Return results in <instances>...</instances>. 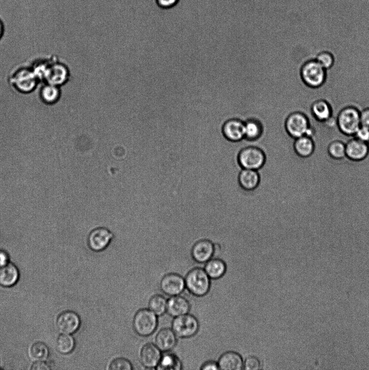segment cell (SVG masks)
<instances>
[{"instance_id":"cell-25","label":"cell","mask_w":369,"mask_h":370,"mask_svg":"<svg viewBox=\"0 0 369 370\" xmlns=\"http://www.w3.org/2000/svg\"><path fill=\"white\" fill-rule=\"evenodd\" d=\"M263 132L262 123L254 118L248 119L244 122V139L255 141L260 138Z\"/></svg>"},{"instance_id":"cell-9","label":"cell","mask_w":369,"mask_h":370,"mask_svg":"<svg viewBox=\"0 0 369 370\" xmlns=\"http://www.w3.org/2000/svg\"><path fill=\"white\" fill-rule=\"evenodd\" d=\"M69 77V70L63 64H44L42 79L45 80L48 84L62 85L68 81Z\"/></svg>"},{"instance_id":"cell-38","label":"cell","mask_w":369,"mask_h":370,"mask_svg":"<svg viewBox=\"0 0 369 370\" xmlns=\"http://www.w3.org/2000/svg\"><path fill=\"white\" fill-rule=\"evenodd\" d=\"M178 2L179 0H157L158 5L165 8H171L175 6Z\"/></svg>"},{"instance_id":"cell-39","label":"cell","mask_w":369,"mask_h":370,"mask_svg":"<svg viewBox=\"0 0 369 370\" xmlns=\"http://www.w3.org/2000/svg\"><path fill=\"white\" fill-rule=\"evenodd\" d=\"M49 369V366L43 361H36L31 368V369L33 370H47Z\"/></svg>"},{"instance_id":"cell-12","label":"cell","mask_w":369,"mask_h":370,"mask_svg":"<svg viewBox=\"0 0 369 370\" xmlns=\"http://www.w3.org/2000/svg\"><path fill=\"white\" fill-rule=\"evenodd\" d=\"M160 287L162 291L167 295H181L186 288L185 279L177 273L167 274L162 279Z\"/></svg>"},{"instance_id":"cell-2","label":"cell","mask_w":369,"mask_h":370,"mask_svg":"<svg viewBox=\"0 0 369 370\" xmlns=\"http://www.w3.org/2000/svg\"><path fill=\"white\" fill-rule=\"evenodd\" d=\"M339 131L346 136H354L361 126V110L354 105H348L342 108L336 119Z\"/></svg>"},{"instance_id":"cell-31","label":"cell","mask_w":369,"mask_h":370,"mask_svg":"<svg viewBox=\"0 0 369 370\" xmlns=\"http://www.w3.org/2000/svg\"><path fill=\"white\" fill-rule=\"evenodd\" d=\"M327 152L329 155L336 159H341L346 156L345 144L340 140H335L328 145Z\"/></svg>"},{"instance_id":"cell-6","label":"cell","mask_w":369,"mask_h":370,"mask_svg":"<svg viewBox=\"0 0 369 370\" xmlns=\"http://www.w3.org/2000/svg\"><path fill=\"white\" fill-rule=\"evenodd\" d=\"M312 126L308 116L301 110L292 113L285 121L287 133L293 139L306 136Z\"/></svg>"},{"instance_id":"cell-19","label":"cell","mask_w":369,"mask_h":370,"mask_svg":"<svg viewBox=\"0 0 369 370\" xmlns=\"http://www.w3.org/2000/svg\"><path fill=\"white\" fill-rule=\"evenodd\" d=\"M190 309V303L186 298L180 295L171 297L167 301V312L173 318L186 314Z\"/></svg>"},{"instance_id":"cell-11","label":"cell","mask_w":369,"mask_h":370,"mask_svg":"<svg viewBox=\"0 0 369 370\" xmlns=\"http://www.w3.org/2000/svg\"><path fill=\"white\" fill-rule=\"evenodd\" d=\"M37 79L33 70L24 68L18 70L13 75L12 82L17 91L28 93L33 91L36 86Z\"/></svg>"},{"instance_id":"cell-18","label":"cell","mask_w":369,"mask_h":370,"mask_svg":"<svg viewBox=\"0 0 369 370\" xmlns=\"http://www.w3.org/2000/svg\"><path fill=\"white\" fill-rule=\"evenodd\" d=\"M310 112L316 121L324 124L333 117V108L326 100L317 99L311 106Z\"/></svg>"},{"instance_id":"cell-23","label":"cell","mask_w":369,"mask_h":370,"mask_svg":"<svg viewBox=\"0 0 369 370\" xmlns=\"http://www.w3.org/2000/svg\"><path fill=\"white\" fill-rule=\"evenodd\" d=\"M204 269L211 279L217 280L225 275L227 266L222 259L214 257L205 263Z\"/></svg>"},{"instance_id":"cell-26","label":"cell","mask_w":369,"mask_h":370,"mask_svg":"<svg viewBox=\"0 0 369 370\" xmlns=\"http://www.w3.org/2000/svg\"><path fill=\"white\" fill-rule=\"evenodd\" d=\"M182 363L180 359L175 354L166 352L162 355L160 362L156 369L159 370H181Z\"/></svg>"},{"instance_id":"cell-8","label":"cell","mask_w":369,"mask_h":370,"mask_svg":"<svg viewBox=\"0 0 369 370\" xmlns=\"http://www.w3.org/2000/svg\"><path fill=\"white\" fill-rule=\"evenodd\" d=\"M114 237V234L108 228L96 227L92 230L88 235V246L93 252H101L110 245Z\"/></svg>"},{"instance_id":"cell-16","label":"cell","mask_w":369,"mask_h":370,"mask_svg":"<svg viewBox=\"0 0 369 370\" xmlns=\"http://www.w3.org/2000/svg\"><path fill=\"white\" fill-rule=\"evenodd\" d=\"M345 146L346 156L353 161H362L369 153V144L355 137L349 140Z\"/></svg>"},{"instance_id":"cell-15","label":"cell","mask_w":369,"mask_h":370,"mask_svg":"<svg viewBox=\"0 0 369 370\" xmlns=\"http://www.w3.org/2000/svg\"><path fill=\"white\" fill-rule=\"evenodd\" d=\"M222 132L228 141L240 142L244 139V122L237 118L229 119L224 123Z\"/></svg>"},{"instance_id":"cell-5","label":"cell","mask_w":369,"mask_h":370,"mask_svg":"<svg viewBox=\"0 0 369 370\" xmlns=\"http://www.w3.org/2000/svg\"><path fill=\"white\" fill-rule=\"evenodd\" d=\"M158 325V316L149 308L139 310L133 318V328L139 336L146 337L153 335Z\"/></svg>"},{"instance_id":"cell-32","label":"cell","mask_w":369,"mask_h":370,"mask_svg":"<svg viewBox=\"0 0 369 370\" xmlns=\"http://www.w3.org/2000/svg\"><path fill=\"white\" fill-rule=\"evenodd\" d=\"M315 59L327 71L331 69L335 65V59L334 54L327 51L318 53Z\"/></svg>"},{"instance_id":"cell-29","label":"cell","mask_w":369,"mask_h":370,"mask_svg":"<svg viewBox=\"0 0 369 370\" xmlns=\"http://www.w3.org/2000/svg\"><path fill=\"white\" fill-rule=\"evenodd\" d=\"M167 301L163 295L156 294L149 300L148 308L157 316H161L167 312Z\"/></svg>"},{"instance_id":"cell-22","label":"cell","mask_w":369,"mask_h":370,"mask_svg":"<svg viewBox=\"0 0 369 370\" xmlns=\"http://www.w3.org/2000/svg\"><path fill=\"white\" fill-rule=\"evenodd\" d=\"M293 147L294 152L300 157L306 158L313 155L315 149L313 138L303 136L294 140Z\"/></svg>"},{"instance_id":"cell-17","label":"cell","mask_w":369,"mask_h":370,"mask_svg":"<svg viewBox=\"0 0 369 370\" xmlns=\"http://www.w3.org/2000/svg\"><path fill=\"white\" fill-rule=\"evenodd\" d=\"M261 181L260 174L254 170L242 169L238 176L239 185L247 192L255 191L260 184Z\"/></svg>"},{"instance_id":"cell-3","label":"cell","mask_w":369,"mask_h":370,"mask_svg":"<svg viewBox=\"0 0 369 370\" xmlns=\"http://www.w3.org/2000/svg\"><path fill=\"white\" fill-rule=\"evenodd\" d=\"M185 281L188 291L197 297H204L211 288V278L202 268L196 267L190 270Z\"/></svg>"},{"instance_id":"cell-24","label":"cell","mask_w":369,"mask_h":370,"mask_svg":"<svg viewBox=\"0 0 369 370\" xmlns=\"http://www.w3.org/2000/svg\"><path fill=\"white\" fill-rule=\"evenodd\" d=\"M19 278L17 267L13 264L8 263L0 267V285L3 287H11L14 285Z\"/></svg>"},{"instance_id":"cell-10","label":"cell","mask_w":369,"mask_h":370,"mask_svg":"<svg viewBox=\"0 0 369 370\" xmlns=\"http://www.w3.org/2000/svg\"><path fill=\"white\" fill-rule=\"evenodd\" d=\"M215 244L211 239L201 238L192 245L191 254L193 261L204 264L215 256Z\"/></svg>"},{"instance_id":"cell-34","label":"cell","mask_w":369,"mask_h":370,"mask_svg":"<svg viewBox=\"0 0 369 370\" xmlns=\"http://www.w3.org/2000/svg\"><path fill=\"white\" fill-rule=\"evenodd\" d=\"M261 366L260 360L255 356H249L244 361L243 369L245 370H258Z\"/></svg>"},{"instance_id":"cell-20","label":"cell","mask_w":369,"mask_h":370,"mask_svg":"<svg viewBox=\"0 0 369 370\" xmlns=\"http://www.w3.org/2000/svg\"><path fill=\"white\" fill-rule=\"evenodd\" d=\"M177 337L172 328H162L155 337V344L162 352L170 351L177 345Z\"/></svg>"},{"instance_id":"cell-36","label":"cell","mask_w":369,"mask_h":370,"mask_svg":"<svg viewBox=\"0 0 369 370\" xmlns=\"http://www.w3.org/2000/svg\"><path fill=\"white\" fill-rule=\"evenodd\" d=\"M361 125L369 128V107L361 110Z\"/></svg>"},{"instance_id":"cell-40","label":"cell","mask_w":369,"mask_h":370,"mask_svg":"<svg viewBox=\"0 0 369 370\" xmlns=\"http://www.w3.org/2000/svg\"><path fill=\"white\" fill-rule=\"evenodd\" d=\"M8 254L3 251H0V267L4 266L8 263Z\"/></svg>"},{"instance_id":"cell-14","label":"cell","mask_w":369,"mask_h":370,"mask_svg":"<svg viewBox=\"0 0 369 370\" xmlns=\"http://www.w3.org/2000/svg\"><path fill=\"white\" fill-rule=\"evenodd\" d=\"M162 357V351L152 343L145 344L140 353V360L146 368H156Z\"/></svg>"},{"instance_id":"cell-28","label":"cell","mask_w":369,"mask_h":370,"mask_svg":"<svg viewBox=\"0 0 369 370\" xmlns=\"http://www.w3.org/2000/svg\"><path fill=\"white\" fill-rule=\"evenodd\" d=\"M75 341L73 337L69 334H63L56 340V347L59 353L67 355L74 349Z\"/></svg>"},{"instance_id":"cell-7","label":"cell","mask_w":369,"mask_h":370,"mask_svg":"<svg viewBox=\"0 0 369 370\" xmlns=\"http://www.w3.org/2000/svg\"><path fill=\"white\" fill-rule=\"evenodd\" d=\"M200 324L197 318L187 313L174 318L172 329L176 336L181 338H189L195 336L198 332Z\"/></svg>"},{"instance_id":"cell-37","label":"cell","mask_w":369,"mask_h":370,"mask_svg":"<svg viewBox=\"0 0 369 370\" xmlns=\"http://www.w3.org/2000/svg\"><path fill=\"white\" fill-rule=\"evenodd\" d=\"M202 370L219 369L218 363L215 361H209L204 363L201 367Z\"/></svg>"},{"instance_id":"cell-13","label":"cell","mask_w":369,"mask_h":370,"mask_svg":"<svg viewBox=\"0 0 369 370\" xmlns=\"http://www.w3.org/2000/svg\"><path fill=\"white\" fill-rule=\"evenodd\" d=\"M81 325V319L75 312L65 311L60 315L56 321L59 331L64 334H73L76 332Z\"/></svg>"},{"instance_id":"cell-33","label":"cell","mask_w":369,"mask_h":370,"mask_svg":"<svg viewBox=\"0 0 369 370\" xmlns=\"http://www.w3.org/2000/svg\"><path fill=\"white\" fill-rule=\"evenodd\" d=\"M107 369L109 370H132L133 365L130 361L123 357L116 358L109 363Z\"/></svg>"},{"instance_id":"cell-27","label":"cell","mask_w":369,"mask_h":370,"mask_svg":"<svg viewBox=\"0 0 369 370\" xmlns=\"http://www.w3.org/2000/svg\"><path fill=\"white\" fill-rule=\"evenodd\" d=\"M61 90L59 86L47 83L41 90L42 101L47 104L55 103L61 97Z\"/></svg>"},{"instance_id":"cell-21","label":"cell","mask_w":369,"mask_h":370,"mask_svg":"<svg viewBox=\"0 0 369 370\" xmlns=\"http://www.w3.org/2000/svg\"><path fill=\"white\" fill-rule=\"evenodd\" d=\"M219 369L241 370L243 369L244 361L238 353L230 351L224 353L217 362Z\"/></svg>"},{"instance_id":"cell-35","label":"cell","mask_w":369,"mask_h":370,"mask_svg":"<svg viewBox=\"0 0 369 370\" xmlns=\"http://www.w3.org/2000/svg\"><path fill=\"white\" fill-rule=\"evenodd\" d=\"M354 137L369 144V128L361 125Z\"/></svg>"},{"instance_id":"cell-1","label":"cell","mask_w":369,"mask_h":370,"mask_svg":"<svg viewBox=\"0 0 369 370\" xmlns=\"http://www.w3.org/2000/svg\"><path fill=\"white\" fill-rule=\"evenodd\" d=\"M299 76L301 81L307 87L317 89L326 83L327 70L319 64L315 59L308 60L300 66Z\"/></svg>"},{"instance_id":"cell-41","label":"cell","mask_w":369,"mask_h":370,"mask_svg":"<svg viewBox=\"0 0 369 370\" xmlns=\"http://www.w3.org/2000/svg\"><path fill=\"white\" fill-rule=\"evenodd\" d=\"M5 27L3 22L0 21V39H1L4 35Z\"/></svg>"},{"instance_id":"cell-30","label":"cell","mask_w":369,"mask_h":370,"mask_svg":"<svg viewBox=\"0 0 369 370\" xmlns=\"http://www.w3.org/2000/svg\"><path fill=\"white\" fill-rule=\"evenodd\" d=\"M29 355L35 361H44L49 355L47 346L43 342L34 343L30 348Z\"/></svg>"},{"instance_id":"cell-4","label":"cell","mask_w":369,"mask_h":370,"mask_svg":"<svg viewBox=\"0 0 369 370\" xmlns=\"http://www.w3.org/2000/svg\"><path fill=\"white\" fill-rule=\"evenodd\" d=\"M266 161L264 152L256 146L244 147L238 155V162L242 169L259 171L264 166Z\"/></svg>"}]
</instances>
